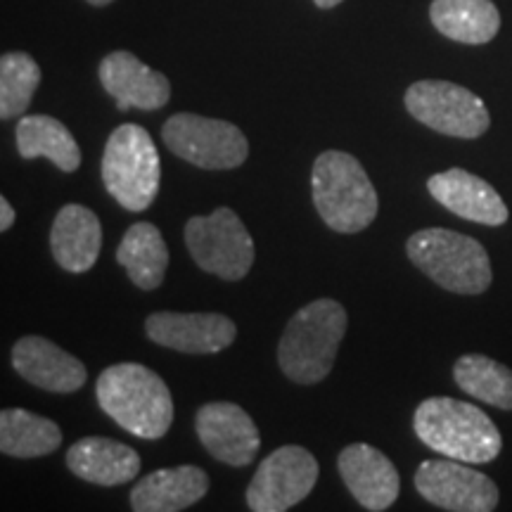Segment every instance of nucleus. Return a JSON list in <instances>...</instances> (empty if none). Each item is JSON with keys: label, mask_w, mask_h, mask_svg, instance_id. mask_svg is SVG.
Masks as SVG:
<instances>
[{"label": "nucleus", "mask_w": 512, "mask_h": 512, "mask_svg": "<svg viewBox=\"0 0 512 512\" xmlns=\"http://www.w3.org/2000/svg\"><path fill=\"white\" fill-rule=\"evenodd\" d=\"M453 380L465 394L512 411V370L484 354H465L453 366Z\"/></svg>", "instance_id": "obj_25"}, {"label": "nucleus", "mask_w": 512, "mask_h": 512, "mask_svg": "<svg viewBox=\"0 0 512 512\" xmlns=\"http://www.w3.org/2000/svg\"><path fill=\"white\" fill-rule=\"evenodd\" d=\"M313 3H316L318 8H323V10H330V8H335V5L342 3V0H313Z\"/></svg>", "instance_id": "obj_28"}, {"label": "nucleus", "mask_w": 512, "mask_h": 512, "mask_svg": "<svg viewBox=\"0 0 512 512\" xmlns=\"http://www.w3.org/2000/svg\"><path fill=\"white\" fill-rule=\"evenodd\" d=\"M140 456L131 446L107 437L79 439L67 451V467L83 482L98 486L128 484L138 477Z\"/></svg>", "instance_id": "obj_20"}, {"label": "nucleus", "mask_w": 512, "mask_h": 512, "mask_svg": "<svg viewBox=\"0 0 512 512\" xmlns=\"http://www.w3.org/2000/svg\"><path fill=\"white\" fill-rule=\"evenodd\" d=\"M195 430L211 458L233 467L252 463L261 446L254 420L249 418V413L242 411L238 403H204L195 415Z\"/></svg>", "instance_id": "obj_13"}, {"label": "nucleus", "mask_w": 512, "mask_h": 512, "mask_svg": "<svg viewBox=\"0 0 512 512\" xmlns=\"http://www.w3.org/2000/svg\"><path fill=\"white\" fill-rule=\"evenodd\" d=\"M12 366L29 384L55 394H72L86 384L88 370L46 337H22L12 347Z\"/></svg>", "instance_id": "obj_16"}, {"label": "nucleus", "mask_w": 512, "mask_h": 512, "mask_svg": "<svg viewBox=\"0 0 512 512\" xmlns=\"http://www.w3.org/2000/svg\"><path fill=\"white\" fill-rule=\"evenodd\" d=\"M162 140L183 162L209 171L238 169L249 155V143L238 126L190 112L166 119Z\"/></svg>", "instance_id": "obj_8"}, {"label": "nucleus", "mask_w": 512, "mask_h": 512, "mask_svg": "<svg viewBox=\"0 0 512 512\" xmlns=\"http://www.w3.org/2000/svg\"><path fill=\"white\" fill-rule=\"evenodd\" d=\"M318 482V460L304 446H280L261 460L247 489L254 512H285L302 503Z\"/></svg>", "instance_id": "obj_10"}, {"label": "nucleus", "mask_w": 512, "mask_h": 512, "mask_svg": "<svg viewBox=\"0 0 512 512\" xmlns=\"http://www.w3.org/2000/svg\"><path fill=\"white\" fill-rule=\"evenodd\" d=\"M117 261L126 268L131 283L140 290H157L169 268V247L157 226L140 221L126 230L119 242Z\"/></svg>", "instance_id": "obj_23"}, {"label": "nucleus", "mask_w": 512, "mask_h": 512, "mask_svg": "<svg viewBox=\"0 0 512 512\" xmlns=\"http://www.w3.org/2000/svg\"><path fill=\"white\" fill-rule=\"evenodd\" d=\"M434 29L465 46H484L501 29V12L491 0H432Z\"/></svg>", "instance_id": "obj_21"}, {"label": "nucleus", "mask_w": 512, "mask_h": 512, "mask_svg": "<svg viewBox=\"0 0 512 512\" xmlns=\"http://www.w3.org/2000/svg\"><path fill=\"white\" fill-rule=\"evenodd\" d=\"M185 245L195 264L221 280H242L252 271L254 240L238 214L219 207L185 223Z\"/></svg>", "instance_id": "obj_7"}, {"label": "nucleus", "mask_w": 512, "mask_h": 512, "mask_svg": "<svg viewBox=\"0 0 512 512\" xmlns=\"http://www.w3.org/2000/svg\"><path fill=\"white\" fill-rule=\"evenodd\" d=\"M62 446L57 422L24 408H5L0 413V451L10 458H41Z\"/></svg>", "instance_id": "obj_24"}, {"label": "nucleus", "mask_w": 512, "mask_h": 512, "mask_svg": "<svg viewBox=\"0 0 512 512\" xmlns=\"http://www.w3.org/2000/svg\"><path fill=\"white\" fill-rule=\"evenodd\" d=\"M406 254L427 278L453 294H484L494 273L486 249L470 235L446 228H425L406 242Z\"/></svg>", "instance_id": "obj_5"}, {"label": "nucleus", "mask_w": 512, "mask_h": 512, "mask_svg": "<svg viewBox=\"0 0 512 512\" xmlns=\"http://www.w3.org/2000/svg\"><path fill=\"white\" fill-rule=\"evenodd\" d=\"M207 491L209 477L202 467H164L133 486L131 508L136 512H181L204 498Z\"/></svg>", "instance_id": "obj_19"}, {"label": "nucleus", "mask_w": 512, "mask_h": 512, "mask_svg": "<svg viewBox=\"0 0 512 512\" xmlns=\"http://www.w3.org/2000/svg\"><path fill=\"white\" fill-rule=\"evenodd\" d=\"M349 316L335 299H316L287 323L278 344V363L297 384H318L330 375Z\"/></svg>", "instance_id": "obj_3"}, {"label": "nucleus", "mask_w": 512, "mask_h": 512, "mask_svg": "<svg viewBox=\"0 0 512 512\" xmlns=\"http://www.w3.org/2000/svg\"><path fill=\"white\" fill-rule=\"evenodd\" d=\"M38 83L41 67L27 53H5L0 57V119L10 121L29 110Z\"/></svg>", "instance_id": "obj_26"}, {"label": "nucleus", "mask_w": 512, "mask_h": 512, "mask_svg": "<svg viewBox=\"0 0 512 512\" xmlns=\"http://www.w3.org/2000/svg\"><path fill=\"white\" fill-rule=\"evenodd\" d=\"M102 181L121 207L140 214L157 200L162 162L150 133L138 124L114 128L102 152Z\"/></svg>", "instance_id": "obj_6"}, {"label": "nucleus", "mask_w": 512, "mask_h": 512, "mask_svg": "<svg viewBox=\"0 0 512 512\" xmlns=\"http://www.w3.org/2000/svg\"><path fill=\"white\" fill-rule=\"evenodd\" d=\"M145 332L159 347L181 354H219L238 337V325L223 313L159 311L145 320Z\"/></svg>", "instance_id": "obj_12"}, {"label": "nucleus", "mask_w": 512, "mask_h": 512, "mask_svg": "<svg viewBox=\"0 0 512 512\" xmlns=\"http://www.w3.org/2000/svg\"><path fill=\"white\" fill-rule=\"evenodd\" d=\"M311 192L325 226L342 235L366 230L380 209L373 181L349 152L328 150L313 162Z\"/></svg>", "instance_id": "obj_4"}, {"label": "nucleus", "mask_w": 512, "mask_h": 512, "mask_svg": "<svg viewBox=\"0 0 512 512\" xmlns=\"http://www.w3.org/2000/svg\"><path fill=\"white\" fill-rule=\"evenodd\" d=\"M413 430L432 451L470 465L491 463L503 448V437L494 420L482 408L451 396L422 401L415 408Z\"/></svg>", "instance_id": "obj_2"}, {"label": "nucleus", "mask_w": 512, "mask_h": 512, "mask_svg": "<svg viewBox=\"0 0 512 512\" xmlns=\"http://www.w3.org/2000/svg\"><path fill=\"white\" fill-rule=\"evenodd\" d=\"M427 190L451 214L484 226H503L510 211L491 183L465 169H448L427 181Z\"/></svg>", "instance_id": "obj_17"}, {"label": "nucleus", "mask_w": 512, "mask_h": 512, "mask_svg": "<svg viewBox=\"0 0 512 512\" xmlns=\"http://www.w3.org/2000/svg\"><path fill=\"white\" fill-rule=\"evenodd\" d=\"M12 223H15V209L10 207V200L0 197V230H3V233H8V230L12 228Z\"/></svg>", "instance_id": "obj_27"}, {"label": "nucleus", "mask_w": 512, "mask_h": 512, "mask_svg": "<svg viewBox=\"0 0 512 512\" xmlns=\"http://www.w3.org/2000/svg\"><path fill=\"white\" fill-rule=\"evenodd\" d=\"M102 226L98 214L83 204H64L50 230V249L67 273L91 271L100 256Z\"/></svg>", "instance_id": "obj_18"}, {"label": "nucleus", "mask_w": 512, "mask_h": 512, "mask_svg": "<svg viewBox=\"0 0 512 512\" xmlns=\"http://www.w3.org/2000/svg\"><path fill=\"white\" fill-rule=\"evenodd\" d=\"M88 3L95 5V8H102V5H110L112 0H88Z\"/></svg>", "instance_id": "obj_29"}, {"label": "nucleus", "mask_w": 512, "mask_h": 512, "mask_svg": "<svg viewBox=\"0 0 512 512\" xmlns=\"http://www.w3.org/2000/svg\"><path fill=\"white\" fill-rule=\"evenodd\" d=\"M17 152L22 159L46 157L64 174H72L81 166V150L69 128L48 114H29L19 119L15 128Z\"/></svg>", "instance_id": "obj_22"}, {"label": "nucleus", "mask_w": 512, "mask_h": 512, "mask_svg": "<svg viewBox=\"0 0 512 512\" xmlns=\"http://www.w3.org/2000/svg\"><path fill=\"white\" fill-rule=\"evenodd\" d=\"M415 489L427 503L451 512H491L501 498L494 479L453 458L420 463Z\"/></svg>", "instance_id": "obj_11"}, {"label": "nucleus", "mask_w": 512, "mask_h": 512, "mask_svg": "<svg viewBox=\"0 0 512 512\" xmlns=\"http://www.w3.org/2000/svg\"><path fill=\"white\" fill-rule=\"evenodd\" d=\"M337 470L363 508L382 512L399 498L401 479L392 460L370 444H351L339 453Z\"/></svg>", "instance_id": "obj_14"}, {"label": "nucleus", "mask_w": 512, "mask_h": 512, "mask_svg": "<svg viewBox=\"0 0 512 512\" xmlns=\"http://www.w3.org/2000/svg\"><path fill=\"white\" fill-rule=\"evenodd\" d=\"M406 110L420 124L451 138H482L491 126L484 100L451 81H415L406 91Z\"/></svg>", "instance_id": "obj_9"}, {"label": "nucleus", "mask_w": 512, "mask_h": 512, "mask_svg": "<svg viewBox=\"0 0 512 512\" xmlns=\"http://www.w3.org/2000/svg\"><path fill=\"white\" fill-rule=\"evenodd\" d=\"M100 81L105 91L117 100L121 112L138 110L155 112L171 98V83L162 72H155L128 50L110 53L100 62Z\"/></svg>", "instance_id": "obj_15"}, {"label": "nucleus", "mask_w": 512, "mask_h": 512, "mask_svg": "<svg viewBox=\"0 0 512 512\" xmlns=\"http://www.w3.org/2000/svg\"><path fill=\"white\" fill-rule=\"evenodd\" d=\"M98 403L121 430L155 441L174 422V399L155 370L140 363H117L98 377Z\"/></svg>", "instance_id": "obj_1"}]
</instances>
